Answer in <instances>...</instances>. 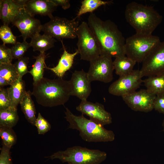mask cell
Listing matches in <instances>:
<instances>
[{
  "mask_svg": "<svg viewBox=\"0 0 164 164\" xmlns=\"http://www.w3.org/2000/svg\"><path fill=\"white\" fill-rule=\"evenodd\" d=\"M87 23L99 44L101 54H107L115 58L125 56V40L115 23L109 20H103L91 13Z\"/></svg>",
  "mask_w": 164,
  "mask_h": 164,
  "instance_id": "cell-1",
  "label": "cell"
},
{
  "mask_svg": "<svg viewBox=\"0 0 164 164\" xmlns=\"http://www.w3.org/2000/svg\"><path fill=\"white\" fill-rule=\"evenodd\" d=\"M33 86L32 95L39 104L45 107L63 105L71 96L69 81L63 78L50 79L43 77L33 82Z\"/></svg>",
  "mask_w": 164,
  "mask_h": 164,
  "instance_id": "cell-2",
  "label": "cell"
},
{
  "mask_svg": "<svg viewBox=\"0 0 164 164\" xmlns=\"http://www.w3.org/2000/svg\"><path fill=\"white\" fill-rule=\"evenodd\" d=\"M125 16L136 33L145 35H152L162 19V16L153 7L135 2L127 5Z\"/></svg>",
  "mask_w": 164,
  "mask_h": 164,
  "instance_id": "cell-3",
  "label": "cell"
},
{
  "mask_svg": "<svg viewBox=\"0 0 164 164\" xmlns=\"http://www.w3.org/2000/svg\"><path fill=\"white\" fill-rule=\"evenodd\" d=\"M65 118L69 123L68 128L76 129L84 141L88 142H107L115 139L114 132L86 118L83 114L77 116L66 108Z\"/></svg>",
  "mask_w": 164,
  "mask_h": 164,
  "instance_id": "cell-4",
  "label": "cell"
},
{
  "mask_svg": "<svg viewBox=\"0 0 164 164\" xmlns=\"http://www.w3.org/2000/svg\"><path fill=\"white\" fill-rule=\"evenodd\" d=\"M107 153L98 149H91L79 146L59 151L48 157L57 159L67 164H100L106 158Z\"/></svg>",
  "mask_w": 164,
  "mask_h": 164,
  "instance_id": "cell-5",
  "label": "cell"
},
{
  "mask_svg": "<svg viewBox=\"0 0 164 164\" xmlns=\"http://www.w3.org/2000/svg\"><path fill=\"white\" fill-rule=\"evenodd\" d=\"M160 42L156 36L136 33L125 40V55L136 63H142Z\"/></svg>",
  "mask_w": 164,
  "mask_h": 164,
  "instance_id": "cell-6",
  "label": "cell"
},
{
  "mask_svg": "<svg viewBox=\"0 0 164 164\" xmlns=\"http://www.w3.org/2000/svg\"><path fill=\"white\" fill-rule=\"evenodd\" d=\"M77 37V50L81 60L90 62L101 54L99 44L87 23L83 21L79 24Z\"/></svg>",
  "mask_w": 164,
  "mask_h": 164,
  "instance_id": "cell-7",
  "label": "cell"
},
{
  "mask_svg": "<svg viewBox=\"0 0 164 164\" xmlns=\"http://www.w3.org/2000/svg\"><path fill=\"white\" fill-rule=\"evenodd\" d=\"M79 25L77 18L69 20L64 18L53 17L47 23L42 25L44 33L58 39H73L77 37Z\"/></svg>",
  "mask_w": 164,
  "mask_h": 164,
  "instance_id": "cell-8",
  "label": "cell"
},
{
  "mask_svg": "<svg viewBox=\"0 0 164 164\" xmlns=\"http://www.w3.org/2000/svg\"><path fill=\"white\" fill-rule=\"evenodd\" d=\"M90 63L87 73L91 82L99 81L108 83L112 80L114 69L111 56L107 54H101L90 61Z\"/></svg>",
  "mask_w": 164,
  "mask_h": 164,
  "instance_id": "cell-9",
  "label": "cell"
},
{
  "mask_svg": "<svg viewBox=\"0 0 164 164\" xmlns=\"http://www.w3.org/2000/svg\"><path fill=\"white\" fill-rule=\"evenodd\" d=\"M142 77L140 70H133L130 73L119 77L109 86L108 91L113 95L122 96L138 88L142 83Z\"/></svg>",
  "mask_w": 164,
  "mask_h": 164,
  "instance_id": "cell-10",
  "label": "cell"
},
{
  "mask_svg": "<svg viewBox=\"0 0 164 164\" xmlns=\"http://www.w3.org/2000/svg\"><path fill=\"white\" fill-rule=\"evenodd\" d=\"M142 63L140 70L142 77L164 73V41H160Z\"/></svg>",
  "mask_w": 164,
  "mask_h": 164,
  "instance_id": "cell-11",
  "label": "cell"
},
{
  "mask_svg": "<svg viewBox=\"0 0 164 164\" xmlns=\"http://www.w3.org/2000/svg\"><path fill=\"white\" fill-rule=\"evenodd\" d=\"M12 23L19 29L24 40L32 38L42 30L40 21L31 15L24 8L20 10Z\"/></svg>",
  "mask_w": 164,
  "mask_h": 164,
  "instance_id": "cell-12",
  "label": "cell"
},
{
  "mask_svg": "<svg viewBox=\"0 0 164 164\" xmlns=\"http://www.w3.org/2000/svg\"><path fill=\"white\" fill-rule=\"evenodd\" d=\"M156 96L146 89H142L121 97L126 104L132 110L148 112L154 109V102Z\"/></svg>",
  "mask_w": 164,
  "mask_h": 164,
  "instance_id": "cell-13",
  "label": "cell"
},
{
  "mask_svg": "<svg viewBox=\"0 0 164 164\" xmlns=\"http://www.w3.org/2000/svg\"><path fill=\"white\" fill-rule=\"evenodd\" d=\"M76 109L82 114L88 116L91 120L103 126L112 122L111 114L105 110L101 103H93L87 100H81Z\"/></svg>",
  "mask_w": 164,
  "mask_h": 164,
  "instance_id": "cell-14",
  "label": "cell"
},
{
  "mask_svg": "<svg viewBox=\"0 0 164 164\" xmlns=\"http://www.w3.org/2000/svg\"><path fill=\"white\" fill-rule=\"evenodd\" d=\"M69 81L71 96H76L81 100H87L91 92V82L87 72L83 70H75Z\"/></svg>",
  "mask_w": 164,
  "mask_h": 164,
  "instance_id": "cell-15",
  "label": "cell"
},
{
  "mask_svg": "<svg viewBox=\"0 0 164 164\" xmlns=\"http://www.w3.org/2000/svg\"><path fill=\"white\" fill-rule=\"evenodd\" d=\"M24 9L34 16L36 15L48 16L50 19L53 17V12L57 6L51 0H24Z\"/></svg>",
  "mask_w": 164,
  "mask_h": 164,
  "instance_id": "cell-16",
  "label": "cell"
},
{
  "mask_svg": "<svg viewBox=\"0 0 164 164\" xmlns=\"http://www.w3.org/2000/svg\"><path fill=\"white\" fill-rule=\"evenodd\" d=\"M23 8L16 0H0V18L3 25L8 26Z\"/></svg>",
  "mask_w": 164,
  "mask_h": 164,
  "instance_id": "cell-17",
  "label": "cell"
},
{
  "mask_svg": "<svg viewBox=\"0 0 164 164\" xmlns=\"http://www.w3.org/2000/svg\"><path fill=\"white\" fill-rule=\"evenodd\" d=\"M62 44L63 52L56 66L52 68L45 66L46 68L52 71L59 78H62L65 73L72 67L75 57L79 54L77 50L73 53H69Z\"/></svg>",
  "mask_w": 164,
  "mask_h": 164,
  "instance_id": "cell-18",
  "label": "cell"
},
{
  "mask_svg": "<svg viewBox=\"0 0 164 164\" xmlns=\"http://www.w3.org/2000/svg\"><path fill=\"white\" fill-rule=\"evenodd\" d=\"M7 88L11 101V107L17 108L27 91L25 82L22 78L19 77L15 82Z\"/></svg>",
  "mask_w": 164,
  "mask_h": 164,
  "instance_id": "cell-19",
  "label": "cell"
},
{
  "mask_svg": "<svg viewBox=\"0 0 164 164\" xmlns=\"http://www.w3.org/2000/svg\"><path fill=\"white\" fill-rule=\"evenodd\" d=\"M32 95V92L29 91H27L19 104L26 119L32 125H35L36 119V112Z\"/></svg>",
  "mask_w": 164,
  "mask_h": 164,
  "instance_id": "cell-20",
  "label": "cell"
},
{
  "mask_svg": "<svg viewBox=\"0 0 164 164\" xmlns=\"http://www.w3.org/2000/svg\"><path fill=\"white\" fill-rule=\"evenodd\" d=\"M56 42L52 36L45 33L43 35L39 33L31 38L29 43L34 51H38L43 53L53 48Z\"/></svg>",
  "mask_w": 164,
  "mask_h": 164,
  "instance_id": "cell-21",
  "label": "cell"
},
{
  "mask_svg": "<svg viewBox=\"0 0 164 164\" xmlns=\"http://www.w3.org/2000/svg\"><path fill=\"white\" fill-rule=\"evenodd\" d=\"M143 82L146 89L151 93L156 96L164 94V73L147 77Z\"/></svg>",
  "mask_w": 164,
  "mask_h": 164,
  "instance_id": "cell-22",
  "label": "cell"
},
{
  "mask_svg": "<svg viewBox=\"0 0 164 164\" xmlns=\"http://www.w3.org/2000/svg\"><path fill=\"white\" fill-rule=\"evenodd\" d=\"M113 63L115 73L120 77L131 73L133 70L136 63L130 58L124 56L115 58Z\"/></svg>",
  "mask_w": 164,
  "mask_h": 164,
  "instance_id": "cell-23",
  "label": "cell"
},
{
  "mask_svg": "<svg viewBox=\"0 0 164 164\" xmlns=\"http://www.w3.org/2000/svg\"><path fill=\"white\" fill-rule=\"evenodd\" d=\"M19 119L16 108L11 107L0 110V126L12 128L16 124Z\"/></svg>",
  "mask_w": 164,
  "mask_h": 164,
  "instance_id": "cell-24",
  "label": "cell"
},
{
  "mask_svg": "<svg viewBox=\"0 0 164 164\" xmlns=\"http://www.w3.org/2000/svg\"><path fill=\"white\" fill-rule=\"evenodd\" d=\"M46 56L45 53H40L39 55L35 57V62L29 73L32 75L33 82L35 83L43 78L45 68V60Z\"/></svg>",
  "mask_w": 164,
  "mask_h": 164,
  "instance_id": "cell-25",
  "label": "cell"
},
{
  "mask_svg": "<svg viewBox=\"0 0 164 164\" xmlns=\"http://www.w3.org/2000/svg\"><path fill=\"white\" fill-rule=\"evenodd\" d=\"M0 77L5 79L10 85L14 84L19 78L17 70L12 63H0Z\"/></svg>",
  "mask_w": 164,
  "mask_h": 164,
  "instance_id": "cell-26",
  "label": "cell"
},
{
  "mask_svg": "<svg viewBox=\"0 0 164 164\" xmlns=\"http://www.w3.org/2000/svg\"><path fill=\"white\" fill-rule=\"evenodd\" d=\"M111 1H103L101 0H84L81 2V5L79 9L76 18L87 12H92L99 7L108 4Z\"/></svg>",
  "mask_w": 164,
  "mask_h": 164,
  "instance_id": "cell-27",
  "label": "cell"
},
{
  "mask_svg": "<svg viewBox=\"0 0 164 164\" xmlns=\"http://www.w3.org/2000/svg\"><path fill=\"white\" fill-rule=\"evenodd\" d=\"M0 136L2 145L10 149L17 141L16 135L12 128L0 126Z\"/></svg>",
  "mask_w": 164,
  "mask_h": 164,
  "instance_id": "cell-28",
  "label": "cell"
},
{
  "mask_svg": "<svg viewBox=\"0 0 164 164\" xmlns=\"http://www.w3.org/2000/svg\"><path fill=\"white\" fill-rule=\"evenodd\" d=\"M0 38L3 44H12L16 43V38L13 34L10 28L8 26L3 25L0 28Z\"/></svg>",
  "mask_w": 164,
  "mask_h": 164,
  "instance_id": "cell-29",
  "label": "cell"
},
{
  "mask_svg": "<svg viewBox=\"0 0 164 164\" xmlns=\"http://www.w3.org/2000/svg\"><path fill=\"white\" fill-rule=\"evenodd\" d=\"M30 47V43L26 40H23L22 43L16 42L11 48L13 59H18L23 57Z\"/></svg>",
  "mask_w": 164,
  "mask_h": 164,
  "instance_id": "cell-30",
  "label": "cell"
},
{
  "mask_svg": "<svg viewBox=\"0 0 164 164\" xmlns=\"http://www.w3.org/2000/svg\"><path fill=\"white\" fill-rule=\"evenodd\" d=\"M35 125L36 127L38 133L44 135L50 130L51 128L50 123L39 113L36 118Z\"/></svg>",
  "mask_w": 164,
  "mask_h": 164,
  "instance_id": "cell-31",
  "label": "cell"
},
{
  "mask_svg": "<svg viewBox=\"0 0 164 164\" xmlns=\"http://www.w3.org/2000/svg\"><path fill=\"white\" fill-rule=\"evenodd\" d=\"M29 59L28 57L23 56L18 59L13 64L19 75V77L22 78L23 75L29 73L27 69Z\"/></svg>",
  "mask_w": 164,
  "mask_h": 164,
  "instance_id": "cell-32",
  "label": "cell"
},
{
  "mask_svg": "<svg viewBox=\"0 0 164 164\" xmlns=\"http://www.w3.org/2000/svg\"><path fill=\"white\" fill-rule=\"evenodd\" d=\"M13 59L11 49L2 44L0 45V63L11 64Z\"/></svg>",
  "mask_w": 164,
  "mask_h": 164,
  "instance_id": "cell-33",
  "label": "cell"
},
{
  "mask_svg": "<svg viewBox=\"0 0 164 164\" xmlns=\"http://www.w3.org/2000/svg\"><path fill=\"white\" fill-rule=\"evenodd\" d=\"M11 107V103L7 88L0 87V110Z\"/></svg>",
  "mask_w": 164,
  "mask_h": 164,
  "instance_id": "cell-34",
  "label": "cell"
},
{
  "mask_svg": "<svg viewBox=\"0 0 164 164\" xmlns=\"http://www.w3.org/2000/svg\"><path fill=\"white\" fill-rule=\"evenodd\" d=\"M10 149L2 145L0 154V164H12Z\"/></svg>",
  "mask_w": 164,
  "mask_h": 164,
  "instance_id": "cell-35",
  "label": "cell"
},
{
  "mask_svg": "<svg viewBox=\"0 0 164 164\" xmlns=\"http://www.w3.org/2000/svg\"><path fill=\"white\" fill-rule=\"evenodd\" d=\"M153 107L155 110L164 114V94L156 96Z\"/></svg>",
  "mask_w": 164,
  "mask_h": 164,
  "instance_id": "cell-36",
  "label": "cell"
},
{
  "mask_svg": "<svg viewBox=\"0 0 164 164\" xmlns=\"http://www.w3.org/2000/svg\"><path fill=\"white\" fill-rule=\"evenodd\" d=\"M57 6H61L64 10L69 9L70 6V1L68 0H51Z\"/></svg>",
  "mask_w": 164,
  "mask_h": 164,
  "instance_id": "cell-37",
  "label": "cell"
},
{
  "mask_svg": "<svg viewBox=\"0 0 164 164\" xmlns=\"http://www.w3.org/2000/svg\"><path fill=\"white\" fill-rule=\"evenodd\" d=\"M8 85H9V84L5 79L0 77V87H3Z\"/></svg>",
  "mask_w": 164,
  "mask_h": 164,
  "instance_id": "cell-38",
  "label": "cell"
},
{
  "mask_svg": "<svg viewBox=\"0 0 164 164\" xmlns=\"http://www.w3.org/2000/svg\"><path fill=\"white\" fill-rule=\"evenodd\" d=\"M162 125L163 128V131H164V119H163V122L162 123Z\"/></svg>",
  "mask_w": 164,
  "mask_h": 164,
  "instance_id": "cell-39",
  "label": "cell"
}]
</instances>
